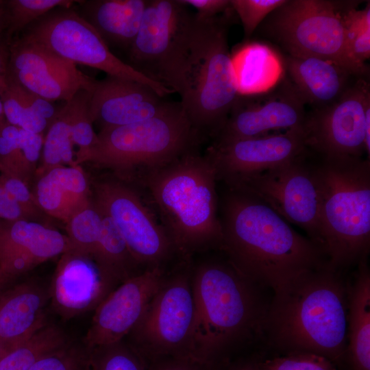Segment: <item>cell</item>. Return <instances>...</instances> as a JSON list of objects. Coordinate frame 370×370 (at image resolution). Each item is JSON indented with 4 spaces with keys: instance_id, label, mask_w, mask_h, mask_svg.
<instances>
[{
    "instance_id": "cell-9",
    "label": "cell",
    "mask_w": 370,
    "mask_h": 370,
    "mask_svg": "<svg viewBox=\"0 0 370 370\" xmlns=\"http://www.w3.org/2000/svg\"><path fill=\"white\" fill-rule=\"evenodd\" d=\"M190 261H182L170 275H166L128 334L130 346L147 362L168 356L193 358L194 302Z\"/></svg>"
},
{
    "instance_id": "cell-27",
    "label": "cell",
    "mask_w": 370,
    "mask_h": 370,
    "mask_svg": "<svg viewBox=\"0 0 370 370\" xmlns=\"http://www.w3.org/2000/svg\"><path fill=\"white\" fill-rule=\"evenodd\" d=\"M239 95L260 93L274 86L282 72L280 59L268 46L246 43L231 56Z\"/></svg>"
},
{
    "instance_id": "cell-48",
    "label": "cell",
    "mask_w": 370,
    "mask_h": 370,
    "mask_svg": "<svg viewBox=\"0 0 370 370\" xmlns=\"http://www.w3.org/2000/svg\"><path fill=\"white\" fill-rule=\"evenodd\" d=\"M12 278L0 271V290L4 287Z\"/></svg>"
},
{
    "instance_id": "cell-43",
    "label": "cell",
    "mask_w": 370,
    "mask_h": 370,
    "mask_svg": "<svg viewBox=\"0 0 370 370\" xmlns=\"http://www.w3.org/2000/svg\"><path fill=\"white\" fill-rule=\"evenodd\" d=\"M0 219L9 222L26 219L19 205L0 186Z\"/></svg>"
},
{
    "instance_id": "cell-49",
    "label": "cell",
    "mask_w": 370,
    "mask_h": 370,
    "mask_svg": "<svg viewBox=\"0 0 370 370\" xmlns=\"http://www.w3.org/2000/svg\"><path fill=\"white\" fill-rule=\"evenodd\" d=\"M1 224L0 223V227H1Z\"/></svg>"
},
{
    "instance_id": "cell-41",
    "label": "cell",
    "mask_w": 370,
    "mask_h": 370,
    "mask_svg": "<svg viewBox=\"0 0 370 370\" xmlns=\"http://www.w3.org/2000/svg\"><path fill=\"white\" fill-rule=\"evenodd\" d=\"M146 370H216V368L193 358L168 356L148 361Z\"/></svg>"
},
{
    "instance_id": "cell-26",
    "label": "cell",
    "mask_w": 370,
    "mask_h": 370,
    "mask_svg": "<svg viewBox=\"0 0 370 370\" xmlns=\"http://www.w3.org/2000/svg\"><path fill=\"white\" fill-rule=\"evenodd\" d=\"M347 293V347L346 356L353 370H370V273L367 258Z\"/></svg>"
},
{
    "instance_id": "cell-16",
    "label": "cell",
    "mask_w": 370,
    "mask_h": 370,
    "mask_svg": "<svg viewBox=\"0 0 370 370\" xmlns=\"http://www.w3.org/2000/svg\"><path fill=\"white\" fill-rule=\"evenodd\" d=\"M5 74L49 101H69L80 90L90 92L94 79L38 44L21 36L8 45Z\"/></svg>"
},
{
    "instance_id": "cell-33",
    "label": "cell",
    "mask_w": 370,
    "mask_h": 370,
    "mask_svg": "<svg viewBox=\"0 0 370 370\" xmlns=\"http://www.w3.org/2000/svg\"><path fill=\"white\" fill-rule=\"evenodd\" d=\"M346 40L353 60L359 66L369 67L370 57V3L362 10L351 9L346 15Z\"/></svg>"
},
{
    "instance_id": "cell-28",
    "label": "cell",
    "mask_w": 370,
    "mask_h": 370,
    "mask_svg": "<svg viewBox=\"0 0 370 370\" xmlns=\"http://www.w3.org/2000/svg\"><path fill=\"white\" fill-rule=\"evenodd\" d=\"M0 100L6 121L20 129L43 134L58 114L53 102L24 88L5 73L0 81Z\"/></svg>"
},
{
    "instance_id": "cell-47",
    "label": "cell",
    "mask_w": 370,
    "mask_h": 370,
    "mask_svg": "<svg viewBox=\"0 0 370 370\" xmlns=\"http://www.w3.org/2000/svg\"><path fill=\"white\" fill-rule=\"evenodd\" d=\"M228 370H259L258 362L247 361L232 367Z\"/></svg>"
},
{
    "instance_id": "cell-30",
    "label": "cell",
    "mask_w": 370,
    "mask_h": 370,
    "mask_svg": "<svg viewBox=\"0 0 370 370\" xmlns=\"http://www.w3.org/2000/svg\"><path fill=\"white\" fill-rule=\"evenodd\" d=\"M68 341L60 328L47 323L8 352L0 360V370H29L42 356Z\"/></svg>"
},
{
    "instance_id": "cell-31",
    "label": "cell",
    "mask_w": 370,
    "mask_h": 370,
    "mask_svg": "<svg viewBox=\"0 0 370 370\" xmlns=\"http://www.w3.org/2000/svg\"><path fill=\"white\" fill-rule=\"evenodd\" d=\"M103 217L93 201L73 215L66 223L68 251L92 258L100 237Z\"/></svg>"
},
{
    "instance_id": "cell-32",
    "label": "cell",
    "mask_w": 370,
    "mask_h": 370,
    "mask_svg": "<svg viewBox=\"0 0 370 370\" xmlns=\"http://www.w3.org/2000/svg\"><path fill=\"white\" fill-rule=\"evenodd\" d=\"M79 1L73 0H9L5 5L8 13V27L5 36L9 45L13 36L52 10L70 8Z\"/></svg>"
},
{
    "instance_id": "cell-7",
    "label": "cell",
    "mask_w": 370,
    "mask_h": 370,
    "mask_svg": "<svg viewBox=\"0 0 370 370\" xmlns=\"http://www.w3.org/2000/svg\"><path fill=\"white\" fill-rule=\"evenodd\" d=\"M97 136L92 147L75 157V164L90 162L127 181L138 172L198 149L202 139L180 102L170 103L148 119L101 129Z\"/></svg>"
},
{
    "instance_id": "cell-15",
    "label": "cell",
    "mask_w": 370,
    "mask_h": 370,
    "mask_svg": "<svg viewBox=\"0 0 370 370\" xmlns=\"http://www.w3.org/2000/svg\"><path fill=\"white\" fill-rule=\"evenodd\" d=\"M267 91L239 95L214 142L304 129L306 103L288 77Z\"/></svg>"
},
{
    "instance_id": "cell-36",
    "label": "cell",
    "mask_w": 370,
    "mask_h": 370,
    "mask_svg": "<svg viewBox=\"0 0 370 370\" xmlns=\"http://www.w3.org/2000/svg\"><path fill=\"white\" fill-rule=\"evenodd\" d=\"M89 99L90 92L86 90H79L70 99L72 106L71 136L73 144L79 147L75 156L89 150L98 140L89 113Z\"/></svg>"
},
{
    "instance_id": "cell-22",
    "label": "cell",
    "mask_w": 370,
    "mask_h": 370,
    "mask_svg": "<svg viewBox=\"0 0 370 370\" xmlns=\"http://www.w3.org/2000/svg\"><path fill=\"white\" fill-rule=\"evenodd\" d=\"M283 65L288 78L306 105L312 110L336 103L358 77L331 61L314 57H293L285 54Z\"/></svg>"
},
{
    "instance_id": "cell-4",
    "label": "cell",
    "mask_w": 370,
    "mask_h": 370,
    "mask_svg": "<svg viewBox=\"0 0 370 370\" xmlns=\"http://www.w3.org/2000/svg\"><path fill=\"white\" fill-rule=\"evenodd\" d=\"M232 8L215 17L194 14L174 88L196 131L215 138L239 97L228 46Z\"/></svg>"
},
{
    "instance_id": "cell-1",
    "label": "cell",
    "mask_w": 370,
    "mask_h": 370,
    "mask_svg": "<svg viewBox=\"0 0 370 370\" xmlns=\"http://www.w3.org/2000/svg\"><path fill=\"white\" fill-rule=\"evenodd\" d=\"M219 217L223 234L220 250L236 271L256 286L275 293L327 264L316 243L246 193L226 187L219 195Z\"/></svg>"
},
{
    "instance_id": "cell-11",
    "label": "cell",
    "mask_w": 370,
    "mask_h": 370,
    "mask_svg": "<svg viewBox=\"0 0 370 370\" xmlns=\"http://www.w3.org/2000/svg\"><path fill=\"white\" fill-rule=\"evenodd\" d=\"M93 203L112 219L131 254L145 269H165L167 263L179 258L158 215L131 182L116 175L96 182Z\"/></svg>"
},
{
    "instance_id": "cell-38",
    "label": "cell",
    "mask_w": 370,
    "mask_h": 370,
    "mask_svg": "<svg viewBox=\"0 0 370 370\" xmlns=\"http://www.w3.org/2000/svg\"><path fill=\"white\" fill-rule=\"evenodd\" d=\"M286 0H230L232 8L238 16L248 39L266 17Z\"/></svg>"
},
{
    "instance_id": "cell-18",
    "label": "cell",
    "mask_w": 370,
    "mask_h": 370,
    "mask_svg": "<svg viewBox=\"0 0 370 370\" xmlns=\"http://www.w3.org/2000/svg\"><path fill=\"white\" fill-rule=\"evenodd\" d=\"M165 276L164 269H148L114 288L95 309L84 344L93 349L122 341L138 321Z\"/></svg>"
},
{
    "instance_id": "cell-13",
    "label": "cell",
    "mask_w": 370,
    "mask_h": 370,
    "mask_svg": "<svg viewBox=\"0 0 370 370\" xmlns=\"http://www.w3.org/2000/svg\"><path fill=\"white\" fill-rule=\"evenodd\" d=\"M180 0L148 1L129 51L134 69L174 92L194 14Z\"/></svg>"
},
{
    "instance_id": "cell-8",
    "label": "cell",
    "mask_w": 370,
    "mask_h": 370,
    "mask_svg": "<svg viewBox=\"0 0 370 370\" xmlns=\"http://www.w3.org/2000/svg\"><path fill=\"white\" fill-rule=\"evenodd\" d=\"M361 1L286 0L256 30L293 57H314L367 78L369 67L357 64L348 51L345 18Z\"/></svg>"
},
{
    "instance_id": "cell-45",
    "label": "cell",
    "mask_w": 370,
    "mask_h": 370,
    "mask_svg": "<svg viewBox=\"0 0 370 370\" xmlns=\"http://www.w3.org/2000/svg\"><path fill=\"white\" fill-rule=\"evenodd\" d=\"M4 1H0V35L5 34L8 23V13Z\"/></svg>"
},
{
    "instance_id": "cell-10",
    "label": "cell",
    "mask_w": 370,
    "mask_h": 370,
    "mask_svg": "<svg viewBox=\"0 0 370 370\" xmlns=\"http://www.w3.org/2000/svg\"><path fill=\"white\" fill-rule=\"evenodd\" d=\"M21 36L76 65L147 86L162 97L174 92L116 56L98 32L72 7L52 10L27 27Z\"/></svg>"
},
{
    "instance_id": "cell-17",
    "label": "cell",
    "mask_w": 370,
    "mask_h": 370,
    "mask_svg": "<svg viewBox=\"0 0 370 370\" xmlns=\"http://www.w3.org/2000/svg\"><path fill=\"white\" fill-rule=\"evenodd\" d=\"M304 129L214 142L206 153L218 182L228 184L291 160L307 151Z\"/></svg>"
},
{
    "instance_id": "cell-40",
    "label": "cell",
    "mask_w": 370,
    "mask_h": 370,
    "mask_svg": "<svg viewBox=\"0 0 370 370\" xmlns=\"http://www.w3.org/2000/svg\"><path fill=\"white\" fill-rule=\"evenodd\" d=\"M27 185L0 165V186L19 205L27 219L36 217L42 211Z\"/></svg>"
},
{
    "instance_id": "cell-5",
    "label": "cell",
    "mask_w": 370,
    "mask_h": 370,
    "mask_svg": "<svg viewBox=\"0 0 370 370\" xmlns=\"http://www.w3.org/2000/svg\"><path fill=\"white\" fill-rule=\"evenodd\" d=\"M194 302L192 358L217 367L221 355L260 325L262 309L254 284L225 260L191 265Z\"/></svg>"
},
{
    "instance_id": "cell-44",
    "label": "cell",
    "mask_w": 370,
    "mask_h": 370,
    "mask_svg": "<svg viewBox=\"0 0 370 370\" xmlns=\"http://www.w3.org/2000/svg\"><path fill=\"white\" fill-rule=\"evenodd\" d=\"M8 53V43L3 34L0 35V81L5 73Z\"/></svg>"
},
{
    "instance_id": "cell-23",
    "label": "cell",
    "mask_w": 370,
    "mask_h": 370,
    "mask_svg": "<svg viewBox=\"0 0 370 370\" xmlns=\"http://www.w3.org/2000/svg\"><path fill=\"white\" fill-rule=\"evenodd\" d=\"M32 194L42 211L65 223L92 203L80 165L56 167L40 175Z\"/></svg>"
},
{
    "instance_id": "cell-42",
    "label": "cell",
    "mask_w": 370,
    "mask_h": 370,
    "mask_svg": "<svg viewBox=\"0 0 370 370\" xmlns=\"http://www.w3.org/2000/svg\"><path fill=\"white\" fill-rule=\"evenodd\" d=\"M187 6H192L196 10L195 16L202 19H208L219 16L232 9L230 0H180Z\"/></svg>"
},
{
    "instance_id": "cell-35",
    "label": "cell",
    "mask_w": 370,
    "mask_h": 370,
    "mask_svg": "<svg viewBox=\"0 0 370 370\" xmlns=\"http://www.w3.org/2000/svg\"><path fill=\"white\" fill-rule=\"evenodd\" d=\"M29 370H91V349L69 341L42 356Z\"/></svg>"
},
{
    "instance_id": "cell-6",
    "label": "cell",
    "mask_w": 370,
    "mask_h": 370,
    "mask_svg": "<svg viewBox=\"0 0 370 370\" xmlns=\"http://www.w3.org/2000/svg\"><path fill=\"white\" fill-rule=\"evenodd\" d=\"M312 168L327 264L338 271L359 263L370 247V160L321 158Z\"/></svg>"
},
{
    "instance_id": "cell-46",
    "label": "cell",
    "mask_w": 370,
    "mask_h": 370,
    "mask_svg": "<svg viewBox=\"0 0 370 370\" xmlns=\"http://www.w3.org/2000/svg\"><path fill=\"white\" fill-rule=\"evenodd\" d=\"M21 343L8 341L0 338V360L8 352Z\"/></svg>"
},
{
    "instance_id": "cell-21",
    "label": "cell",
    "mask_w": 370,
    "mask_h": 370,
    "mask_svg": "<svg viewBox=\"0 0 370 370\" xmlns=\"http://www.w3.org/2000/svg\"><path fill=\"white\" fill-rule=\"evenodd\" d=\"M69 250L59 231L26 219L0 227V271L12 279Z\"/></svg>"
},
{
    "instance_id": "cell-14",
    "label": "cell",
    "mask_w": 370,
    "mask_h": 370,
    "mask_svg": "<svg viewBox=\"0 0 370 370\" xmlns=\"http://www.w3.org/2000/svg\"><path fill=\"white\" fill-rule=\"evenodd\" d=\"M367 78H359L332 106L308 113L306 145L323 158H360L365 153Z\"/></svg>"
},
{
    "instance_id": "cell-37",
    "label": "cell",
    "mask_w": 370,
    "mask_h": 370,
    "mask_svg": "<svg viewBox=\"0 0 370 370\" xmlns=\"http://www.w3.org/2000/svg\"><path fill=\"white\" fill-rule=\"evenodd\" d=\"M19 128L6 120L0 126V165L27 184L34 173L25 159L19 142Z\"/></svg>"
},
{
    "instance_id": "cell-25",
    "label": "cell",
    "mask_w": 370,
    "mask_h": 370,
    "mask_svg": "<svg viewBox=\"0 0 370 370\" xmlns=\"http://www.w3.org/2000/svg\"><path fill=\"white\" fill-rule=\"evenodd\" d=\"M49 294L34 283H23L0 295V338L21 343L47 324Z\"/></svg>"
},
{
    "instance_id": "cell-12",
    "label": "cell",
    "mask_w": 370,
    "mask_h": 370,
    "mask_svg": "<svg viewBox=\"0 0 370 370\" xmlns=\"http://www.w3.org/2000/svg\"><path fill=\"white\" fill-rule=\"evenodd\" d=\"M306 157L307 151L225 186L264 203L288 223L303 229L321 248L319 197L312 164L307 163Z\"/></svg>"
},
{
    "instance_id": "cell-29",
    "label": "cell",
    "mask_w": 370,
    "mask_h": 370,
    "mask_svg": "<svg viewBox=\"0 0 370 370\" xmlns=\"http://www.w3.org/2000/svg\"><path fill=\"white\" fill-rule=\"evenodd\" d=\"M72 106L65 102L49 124L44 137L41 164L36 169L38 177L59 166H75L71 136Z\"/></svg>"
},
{
    "instance_id": "cell-3",
    "label": "cell",
    "mask_w": 370,
    "mask_h": 370,
    "mask_svg": "<svg viewBox=\"0 0 370 370\" xmlns=\"http://www.w3.org/2000/svg\"><path fill=\"white\" fill-rule=\"evenodd\" d=\"M347 295L337 270L325 264L273 293L260 328L279 349L314 354L336 364L346 356Z\"/></svg>"
},
{
    "instance_id": "cell-19",
    "label": "cell",
    "mask_w": 370,
    "mask_h": 370,
    "mask_svg": "<svg viewBox=\"0 0 370 370\" xmlns=\"http://www.w3.org/2000/svg\"><path fill=\"white\" fill-rule=\"evenodd\" d=\"M89 113L101 129L138 123L160 113L169 105L150 87L137 82L107 75L94 79Z\"/></svg>"
},
{
    "instance_id": "cell-20",
    "label": "cell",
    "mask_w": 370,
    "mask_h": 370,
    "mask_svg": "<svg viewBox=\"0 0 370 370\" xmlns=\"http://www.w3.org/2000/svg\"><path fill=\"white\" fill-rule=\"evenodd\" d=\"M114 289L91 257L66 251L58 264L49 296L57 313L69 319L95 310Z\"/></svg>"
},
{
    "instance_id": "cell-2",
    "label": "cell",
    "mask_w": 370,
    "mask_h": 370,
    "mask_svg": "<svg viewBox=\"0 0 370 370\" xmlns=\"http://www.w3.org/2000/svg\"><path fill=\"white\" fill-rule=\"evenodd\" d=\"M158 215L181 260L220 250L222 228L215 166L205 153L187 152L130 180Z\"/></svg>"
},
{
    "instance_id": "cell-24",
    "label": "cell",
    "mask_w": 370,
    "mask_h": 370,
    "mask_svg": "<svg viewBox=\"0 0 370 370\" xmlns=\"http://www.w3.org/2000/svg\"><path fill=\"white\" fill-rule=\"evenodd\" d=\"M146 0L80 1L81 14L109 47L129 50L139 30Z\"/></svg>"
},
{
    "instance_id": "cell-39",
    "label": "cell",
    "mask_w": 370,
    "mask_h": 370,
    "mask_svg": "<svg viewBox=\"0 0 370 370\" xmlns=\"http://www.w3.org/2000/svg\"><path fill=\"white\" fill-rule=\"evenodd\" d=\"M259 370H336L334 362L308 352H293L258 362Z\"/></svg>"
},
{
    "instance_id": "cell-34",
    "label": "cell",
    "mask_w": 370,
    "mask_h": 370,
    "mask_svg": "<svg viewBox=\"0 0 370 370\" xmlns=\"http://www.w3.org/2000/svg\"><path fill=\"white\" fill-rule=\"evenodd\" d=\"M147 362L123 341L91 349V370H146Z\"/></svg>"
}]
</instances>
